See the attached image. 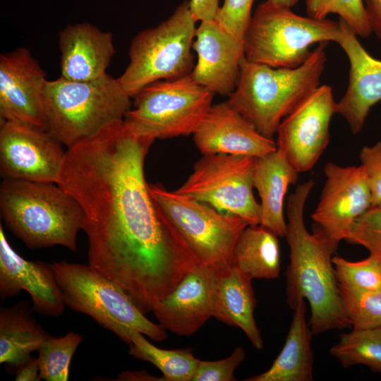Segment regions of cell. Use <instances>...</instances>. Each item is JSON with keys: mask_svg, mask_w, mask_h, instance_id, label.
<instances>
[{"mask_svg": "<svg viewBox=\"0 0 381 381\" xmlns=\"http://www.w3.org/2000/svg\"><path fill=\"white\" fill-rule=\"evenodd\" d=\"M294 310L284 345L265 372L246 381H311L314 354L311 346L313 334L306 320L305 300Z\"/></svg>", "mask_w": 381, "mask_h": 381, "instance_id": "d4e9b609", "label": "cell"}, {"mask_svg": "<svg viewBox=\"0 0 381 381\" xmlns=\"http://www.w3.org/2000/svg\"><path fill=\"white\" fill-rule=\"evenodd\" d=\"M332 263L339 289L365 291L381 287V258L373 254L355 262L334 255Z\"/></svg>", "mask_w": 381, "mask_h": 381, "instance_id": "f546056e", "label": "cell"}, {"mask_svg": "<svg viewBox=\"0 0 381 381\" xmlns=\"http://www.w3.org/2000/svg\"><path fill=\"white\" fill-rule=\"evenodd\" d=\"M193 140L203 155L262 157L277 149L227 102L212 104L194 132Z\"/></svg>", "mask_w": 381, "mask_h": 381, "instance_id": "d6986e66", "label": "cell"}, {"mask_svg": "<svg viewBox=\"0 0 381 381\" xmlns=\"http://www.w3.org/2000/svg\"><path fill=\"white\" fill-rule=\"evenodd\" d=\"M232 266L253 279H276L280 272L278 236L261 224L248 225L234 250Z\"/></svg>", "mask_w": 381, "mask_h": 381, "instance_id": "484cf974", "label": "cell"}, {"mask_svg": "<svg viewBox=\"0 0 381 381\" xmlns=\"http://www.w3.org/2000/svg\"><path fill=\"white\" fill-rule=\"evenodd\" d=\"M61 77L74 81L102 78L114 55L113 35L87 23L69 25L59 33Z\"/></svg>", "mask_w": 381, "mask_h": 381, "instance_id": "44dd1931", "label": "cell"}, {"mask_svg": "<svg viewBox=\"0 0 381 381\" xmlns=\"http://www.w3.org/2000/svg\"><path fill=\"white\" fill-rule=\"evenodd\" d=\"M195 20L189 1L181 3L172 15L157 26L138 32L132 40L130 62L118 80L133 98L143 87L159 80H174L191 73V52Z\"/></svg>", "mask_w": 381, "mask_h": 381, "instance_id": "ba28073f", "label": "cell"}, {"mask_svg": "<svg viewBox=\"0 0 381 381\" xmlns=\"http://www.w3.org/2000/svg\"><path fill=\"white\" fill-rule=\"evenodd\" d=\"M339 294L353 329L381 327V287L365 291L339 289Z\"/></svg>", "mask_w": 381, "mask_h": 381, "instance_id": "4dcf8cb0", "label": "cell"}, {"mask_svg": "<svg viewBox=\"0 0 381 381\" xmlns=\"http://www.w3.org/2000/svg\"><path fill=\"white\" fill-rule=\"evenodd\" d=\"M51 265L68 308L89 315L126 344L129 329L156 341L167 338L164 329L148 320L123 289L94 267L65 260Z\"/></svg>", "mask_w": 381, "mask_h": 381, "instance_id": "52a82bcc", "label": "cell"}, {"mask_svg": "<svg viewBox=\"0 0 381 381\" xmlns=\"http://www.w3.org/2000/svg\"><path fill=\"white\" fill-rule=\"evenodd\" d=\"M337 44L349 62V83L337 102V114L346 121L351 132L363 128L370 109L381 101V60L372 56L360 43L357 35L341 19Z\"/></svg>", "mask_w": 381, "mask_h": 381, "instance_id": "ac0fdd59", "label": "cell"}, {"mask_svg": "<svg viewBox=\"0 0 381 381\" xmlns=\"http://www.w3.org/2000/svg\"><path fill=\"white\" fill-rule=\"evenodd\" d=\"M246 351L239 346L226 358L219 361L199 360L192 381H234L237 367L245 360Z\"/></svg>", "mask_w": 381, "mask_h": 381, "instance_id": "e575fe53", "label": "cell"}, {"mask_svg": "<svg viewBox=\"0 0 381 381\" xmlns=\"http://www.w3.org/2000/svg\"><path fill=\"white\" fill-rule=\"evenodd\" d=\"M325 181L311 215L314 225L332 239L345 240L355 221L371 207V195L362 165L341 167L332 162L324 169Z\"/></svg>", "mask_w": 381, "mask_h": 381, "instance_id": "5bb4252c", "label": "cell"}, {"mask_svg": "<svg viewBox=\"0 0 381 381\" xmlns=\"http://www.w3.org/2000/svg\"><path fill=\"white\" fill-rule=\"evenodd\" d=\"M47 80L30 52L18 47L0 55V121H13L44 130L43 92Z\"/></svg>", "mask_w": 381, "mask_h": 381, "instance_id": "9a60e30c", "label": "cell"}, {"mask_svg": "<svg viewBox=\"0 0 381 381\" xmlns=\"http://www.w3.org/2000/svg\"><path fill=\"white\" fill-rule=\"evenodd\" d=\"M252 279L231 266L214 274L212 317L230 326L238 327L257 349L263 348L260 332L254 318L257 303Z\"/></svg>", "mask_w": 381, "mask_h": 381, "instance_id": "7402d4cb", "label": "cell"}, {"mask_svg": "<svg viewBox=\"0 0 381 381\" xmlns=\"http://www.w3.org/2000/svg\"><path fill=\"white\" fill-rule=\"evenodd\" d=\"M32 311L25 301L0 309V363L10 371L16 372L51 337Z\"/></svg>", "mask_w": 381, "mask_h": 381, "instance_id": "cb8c5ba5", "label": "cell"}, {"mask_svg": "<svg viewBox=\"0 0 381 381\" xmlns=\"http://www.w3.org/2000/svg\"><path fill=\"white\" fill-rule=\"evenodd\" d=\"M329 353L345 368L361 364L381 373V327L353 329L342 334Z\"/></svg>", "mask_w": 381, "mask_h": 381, "instance_id": "83f0119b", "label": "cell"}, {"mask_svg": "<svg viewBox=\"0 0 381 381\" xmlns=\"http://www.w3.org/2000/svg\"><path fill=\"white\" fill-rule=\"evenodd\" d=\"M131 99L118 78L108 73L90 81L61 76L47 80L43 92L46 128L70 147L106 126L123 120Z\"/></svg>", "mask_w": 381, "mask_h": 381, "instance_id": "5b68a950", "label": "cell"}, {"mask_svg": "<svg viewBox=\"0 0 381 381\" xmlns=\"http://www.w3.org/2000/svg\"><path fill=\"white\" fill-rule=\"evenodd\" d=\"M157 206L184 238L199 265L216 274L231 267L235 246L248 222L162 185L149 184Z\"/></svg>", "mask_w": 381, "mask_h": 381, "instance_id": "9c48e42d", "label": "cell"}, {"mask_svg": "<svg viewBox=\"0 0 381 381\" xmlns=\"http://www.w3.org/2000/svg\"><path fill=\"white\" fill-rule=\"evenodd\" d=\"M16 381L40 380V369L37 358L31 357L15 372Z\"/></svg>", "mask_w": 381, "mask_h": 381, "instance_id": "f35d334b", "label": "cell"}, {"mask_svg": "<svg viewBox=\"0 0 381 381\" xmlns=\"http://www.w3.org/2000/svg\"><path fill=\"white\" fill-rule=\"evenodd\" d=\"M0 211L7 228L28 248L61 246L77 250L84 213L57 183L3 179Z\"/></svg>", "mask_w": 381, "mask_h": 381, "instance_id": "277c9868", "label": "cell"}, {"mask_svg": "<svg viewBox=\"0 0 381 381\" xmlns=\"http://www.w3.org/2000/svg\"><path fill=\"white\" fill-rule=\"evenodd\" d=\"M27 291L35 312L51 317L63 314L65 303L51 264L30 261L11 247L0 224V296L4 301Z\"/></svg>", "mask_w": 381, "mask_h": 381, "instance_id": "2e32d148", "label": "cell"}, {"mask_svg": "<svg viewBox=\"0 0 381 381\" xmlns=\"http://www.w3.org/2000/svg\"><path fill=\"white\" fill-rule=\"evenodd\" d=\"M314 185L313 179L298 184L287 200L286 238L290 263L286 272V290L292 310L301 301H308V323L313 334H318L351 325L342 306L332 263L339 243L314 224L310 234L305 224V205Z\"/></svg>", "mask_w": 381, "mask_h": 381, "instance_id": "7a4b0ae2", "label": "cell"}, {"mask_svg": "<svg viewBox=\"0 0 381 381\" xmlns=\"http://www.w3.org/2000/svg\"><path fill=\"white\" fill-rule=\"evenodd\" d=\"M193 48L198 60L191 75L214 94L230 96L235 90L244 55L243 42L215 20L201 21L196 28Z\"/></svg>", "mask_w": 381, "mask_h": 381, "instance_id": "e0dca14e", "label": "cell"}, {"mask_svg": "<svg viewBox=\"0 0 381 381\" xmlns=\"http://www.w3.org/2000/svg\"><path fill=\"white\" fill-rule=\"evenodd\" d=\"M214 274L198 265L153 310L159 325L177 335L190 336L212 316Z\"/></svg>", "mask_w": 381, "mask_h": 381, "instance_id": "ffe728a7", "label": "cell"}, {"mask_svg": "<svg viewBox=\"0 0 381 381\" xmlns=\"http://www.w3.org/2000/svg\"><path fill=\"white\" fill-rule=\"evenodd\" d=\"M153 142L113 122L68 148L57 182L83 211L88 264L122 285L153 281L177 260L178 232L145 178Z\"/></svg>", "mask_w": 381, "mask_h": 381, "instance_id": "6da1fadb", "label": "cell"}, {"mask_svg": "<svg viewBox=\"0 0 381 381\" xmlns=\"http://www.w3.org/2000/svg\"><path fill=\"white\" fill-rule=\"evenodd\" d=\"M254 0H224L215 20L228 32L243 42L252 19Z\"/></svg>", "mask_w": 381, "mask_h": 381, "instance_id": "836d02e7", "label": "cell"}, {"mask_svg": "<svg viewBox=\"0 0 381 381\" xmlns=\"http://www.w3.org/2000/svg\"><path fill=\"white\" fill-rule=\"evenodd\" d=\"M340 35L339 20L302 16L266 0L253 14L243 40L244 55L248 61L273 68H296L309 58L313 44L337 42Z\"/></svg>", "mask_w": 381, "mask_h": 381, "instance_id": "8992f818", "label": "cell"}, {"mask_svg": "<svg viewBox=\"0 0 381 381\" xmlns=\"http://www.w3.org/2000/svg\"><path fill=\"white\" fill-rule=\"evenodd\" d=\"M337 114L332 89L320 85L281 122L277 147L299 172L316 164L329 141V124Z\"/></svg>", "mask_w": 381, "mask_h": 381, "instance_id": "4fadbf2b", "label": "cell"}, {"mask_svg": "<svg viewBox=\"0 0 381 381\" xmlns=\"http://www.w3.org/2000/svg\"><path fill=\"white\" fill-rule=\"evenodd\" d=\"M219 1L190 0V9L195 22L214 20L220 7Z\"/></svg>", "mask_w": 381, "mask_h": 381, "instance_id": "8d00e7d4", "label": "cell"}, {"mask_svg": "<svg viewBox=\"0 0 381 381\" xmlns=\"http://www.w3.org/2000/svg\"><path fill=\"white\" fill-rule=\"evenodd\" d=\"M359 158L368 182L371 207L381 208V140L363 147Z\"/></svg>", "mask_w": 381, "mask_h": 381, "instance_id": "d590c367", "label": "cell"}, {"mask_svg": "<svg viewBox=\"0 0 381 381\" xmlns=\"http://www.w3.org/2000/svg\"><path fill=\"white\" fill-rule=\"evenodd\" d=\"M328 43L318 44L296 68H273L244 57L236 87L226 102L260 134L273 139L282 121L320 86Z\"/></svg>", "mask_w": 381, "mask_h": 381, "instance_id": "3957f363", "label": "cell"}, {"mask_svg": "<svg viewBox=\"0 0 381 381\" xmlns=\"http://www.w3.org/2000/svg\"><path fill=\"white\" fill-rule=\"evenodd\" d=\"M345 240L381 258V208L371 207L359 217Z\"/></svg>", "mask_w": 381, "mask_h": 381, "instance_id": "d6a6232c", "label": "cell"}, {"mask_svg": "<svg viewBox=\"0 0 381 381\" xmlns=\"http://www.w3.org/2000/svg\"><path fill=\"white\" fill-rule=\"evenodd\" d=\"M129 353L137 359L147 361L163 374L164 381H192L199 359L189 348L167 350L151 344L140 332L129 329Z\"/></svg>", "mask_w": 381, "mask_h": 381, "instance_id": "4316f807", "label": "cell"}, {"mask_svg": "<svg viewBox=\"0 0 381 381\" xmlns=\"http://www.w3.org/2000/svg\"><path fill=\"white\" fill-rule=\"evenodd\" d=\"M363 1L371 31L381 40V0Z\"/></svg>", "mask_w": 381, "mask_h": 381, "instance_id": "74e56055", "label": "cell"}, {"mask_svg": "<svg viewBox=\"0 0 381 381\" xmlns=\"http://www.w3.org/2000/svg\"><path fill=\"white\" fill-rule=\"evenodd\" d=\"M117 380H163V379L152 377L145 372L128 371L121 373Z\"/></svg>", "mask_w": 381, "mask_h": 381, "instance_id": "ab89813d", "label": "cell"}, {"mask_svg": "<svg viewBox=\"0 0 381 381\" xmlns=\"http://www.w3.org/2000/svg\"><path fill=\"white\" fill-rule=\"evenodd\" d=\"M50 132L0 121V172L4 179L57 183L66 152Z\"/></svg>", "mask_w": 381, "mask_h": 381, "instance_id": "7c38bea8", "label": "cell"}, {"mask_svg": "<svg viewBox=\"0 0 381 381\" xmlns=\"http://www.w3.org/2000/svg\"><path fill=\"white\" fill-rule=\"evenodd\" d=\"M306 11L316 19L337 14L357 36L368 37L372 33L363 0H306Z\"/></svg>", "mask_w": 381, "mask_h": 381, "instance_id": "1f68e13d", "label": "cell"}, {"mask_svg": "<svg viewBox=\"0 0 381 381\" xmlns=\"http://www.w3.org/2000/svg\"><path fill=\"white\" fill-rule=\"evenodd\" d=\"M269 2L279 6L291 8L295 6L298 0H267Z\"/></svg>", "mask_w": 381, "mask_h": 381, "instance_id": "60d3db41", "label": "cell"}, {"mask_svg": "<svg viewBox=\"0 0 381 381\" xmlns=\"http://www.w3.org/2000/svg\"><path fill=\"white\" fill-rule=\"evenodd\" d=\"M299 174L279 149L255 158L253 186L260 198V224L278 237H286L284 198L289 186L296 183Z\"/></svg>", "mask_w": 381, "mask_h": 381, "instance_id": "603a6c76", "label": "cell"}, {"mask_svg": "<svg viewBox=\"0 0 381 381\" xmlns=\"http://www.w3.org/2000/svg\"><path fill=\"white\" fill-rule=\"evenodd\" d=\"M255 157L226 154L203 155L184 183L174 190L218 211L260 224V205L253 195Z\"/></svg>", "mask_w": 381, "mask_h": 381, "instance_id": "8fae6325", "label": "cell"}, {"mask_svg": "<svg viewBox=\"0 0 381 381\" xmlns=\"http://www.w3.org/2000/svg\"><path fill=\"white\" fill-rule=\"evenodd\" d=\"M214 93L191 74L143 87L124 121L137 135L155 140L193 134L212 105Z\"/></svg>", "mask_w": 381, "mask_h": 381, "instance_id": "30bf717a", "label": "cell"}, {"mask_svg": "<svg viewBox=\"0 0 381 381\" xmlns=\"http://www.w3.org/2000/svg\"><path fill=\"white\" fill-rule=\"evenodd\" d=\"M83 339L80 334L73 331L47 339L37 351L40 380H68L72 358Z\"/></svg>", "mask_w": 381, "mask_h": 381, "instance_id": "f1b7e54d", "label": "cell"}]
</instances>
